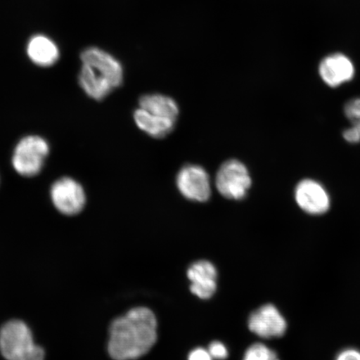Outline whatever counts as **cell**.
<instances>
[{
  "instance_id": "1",
  "label": "cell",
  "mask_w": 360,
  "mask_h": 360,
  "mask_svg": "<svg viewBox=\"0 0 360 360\" xmlns=\"http://www.w3.org/2000/svg\"><path fill=\"white\" fill-rule=\"evenodd\" d=\"M157 340V319L145 307L129 310L110 328L108 351L115 360H135L146 354Z\"/></svg>"
},
{
  "instance_id": "2",
  "label": "cell",
  "mask_w": 360,
  "mask_h": 360,
  "mask_svg": "<svg viewBox=\"0 0 360 360\" xmlns=\"http://www.w3.org/2000/svg\"><path fill=\"white\" fill-rule=\"evenodd\" d=\"M79 83L89 98L101 101L122 85L124 70L121 63L101 49L91 47L81 53Z\"/></svg>"
},
{
  "instance_id": "3",
  "label": "cell",
  "mask_w": 360,
  "mask_h": 360,
  "mask_svg": "<svg viewBox=\"0 0 360 360\" xmlns=\"http://www.w3.org/2000/svg\"><path fill=\"white\" fill-rule=\"evenodd\" d=\"M0 351L6 360H44L45 355L34 344L30 328L21 321H11L2 327Z\"/></svg>"
},
{
  "instance_id": "4",
  "label": "cell",
  "mask_w": 360,
  "mask_h": 360,
  "mask_svg": "<svg viewBox=\"0 0 360 360\" xmlns=\"http://www.w3.org/2000/svg\"><path fill=\"white\" fill-rule=\"evenodd\" d=\"M49 154V143L39 135H28L17 143L12 165L22 176L34 177L41 172Z\"/></svg>"
},
{
  "instance_id": "5",
  "label": "cell",
  "mask_w": 360,
  "mask_h": 360,
  "mask_svg": "<svg viewBox=\"0 0 360 360\" xmlns=\"http://www.w3.org/2000/svg\"><path fill=\"white\" fill-rule=\"evenodd\" d=\"M215 184L220 195L226 199L243 200L252 186V179L242 162L231 160L224 162L219 168Z\"/></svg>"
},
{
  "instance_id": "6",
  "label": "cell",
  "mask_w": 360,
  "mask_h": 360,
  "mask_svg": "<svg viewBox=\"0 0 360 360\" xmlns=\"http://www.w3.org/2000/svg\"><path fill=\"white\" fill-rule=\"evenodd\" d=\"M53 205L61 214H78L86 205V193L75 179L64 177L56 180L51 188Z\"/></svg>"
},
{
  "instance_id": "7",
  "label": "cell",
  "mask_w": 360,
  "mask_h": 360,
  "mask_svg": "<svg viewBox=\"0 0 360 360\" xmlns=\"http://www.w3.org/2000/svg\"><path fill=\"white\" fill-rule=\"evenodd\" d=\"M176 186L180 193L188 200L202 202L210 199L209 174L200 165L184 166L178 173Z\"/></svg>"
},
{
  "instance_id": "8",
  "label": "cell",
  "mask_w": 360,
  "mask_h": 360,
  "mask_svg": "<svg viewBox=\"0 0 360 360\" xmlns=\"http://www.w3.org/2000/svg\"><path fill=\"white\" fill-rule=\"evenodd\" d=\"M248 326L252 333L264 339L281 337L287 330L285 319L273 304H265L252 313Z\"/></svg>"
},
{
  "instance_id": "9",
  "label": "cell",
  "mask_w": 360,
  "mask_h": 360,
  "mask_svg": "<svg viewBox=\"0 0 360 360\" xmlns=\"http://www.w3.org/2000/svg\"><path fill=\"white\" fill-rule=\"evenodd\" d=\"M295 198L300 208L309 214H323L330 208V199L326 188L313 179L300 181L295 188Z\"/></svg>"
},
{
  "instance_id": "10",
  "label": "cell",
  "mask_w": 360,
  "mask_h": 360,
  "mask_svg": "<svg viewBox=\"0 0 360 360\" xmlns=\"http://www.w3.org/2000/svg\"><path fill=\"white\" fill-rule=\"evenodd\" d=\"M188 278L191 282V290L202 300H208L217 289V270L210 261L200 260L188 269Z\"/></svg>"
},
{
  "instance_id": "11",
  "label": "cell",
  "mask_w": 360,
  "mask_h": 360,
  "mask_svg": "<svg viewBox=\"0 0 360 360\" xmlns=\"http://www.w3.org/2000/svg\"><path fill=\"white\" fill-rule=\"evenodd\" d=\"M319 75L328 86L336 88L354 78V67L347 56L335 53L323 58L319 68Z\"/></svg>"
},
{
  "instance_id": "12",
  "label": "cell",
  "mask_w": 360,
  "mask_h": 360,
  "mask_svg": "<svg viewBox=\"0 0 360 360\" xmlns=\"http://www.w3.org/2000/svg\"><path fill=\"white\" fill-rule=\"evenodd\" d=\"M27 55L34 65L39 67H51L56 64L60 56L57 44L42 34L30 39L27 45Z\"/></svg>"
},
{
  "instance_id": "13",
  "label": "cell",
  "mask_w": 360,
  "mask_h": 360,
  "mask_svg": "<svg viewBox=\"0 0 360 360\" xmlns=\"http://www.w3.org/2000/svg\"><path fill=\"white\" fill-rule=\"evenodd\" d=\"M135 124L142 131L155 139L167 136L173 131L176 121L162 118L139 108L134 112Z\"/></svg>"
},
{
  "instance_id": "14",
  "label": "cell",
  "mask_w": 360,
  "mask_h": 360,
  "mask_svg": "<svg viewBox=\"0 0 360 360\" xmlns=\"http://www.w3.org/2000/svg\"><path fill=\"white\" fill-rule=\"evenodd\" d=\"M139 108L150 114L177 121L179 109L172 98L160 94H146L139 98Z\"/></svg>"
},
{
  "instance_id": "15",
  "label": "cell",
  "mask_w": 360,
  "mask_h": 360,
  "mask_svg": "<svg viewBox=\"0 0 360 360\" xmlns=\"http://www.w3.org/2000/svg\"><path fill=\"white\" fill-rule=\"evenodd\" d=\"M244 360H281L274 350L263 344H255L247 349Z\"/></svg>"
},
{
  "instance_id": "16",
  "label": "cell",
  "mask_w": 360,
  "mask_h": 360,
  "mask_svg": "<svg viewBox=\"0 0 360 360\" xmlns=\"http://www.w3.org/2000/svg\"><path fill=\"white\" fill-rule=\"evenodd\" d=\"M345 115L360 133V98L351 100L345 106Z\"/></svg>"
},
{
  "instance_id": "17",
  "label": "cell",
  "mask_w": 360,
  "mask_h": 360,
  "mask_svg": "<svg viewBox=\"0 0 360 360\" xmlns=\"http://www.w3.org/2000/svg\"><path fill=\"white\" fill-rule=\"evenodd\" d=\"M208 352L212 359L224 360L228 358V350L221 342H212L209 346Z\"/></svg>"
},
{
  "instance_id": "18",
  "label": "cell",
  "mask_w": 360,
  "mask_h": 360,
  "mask_svg": "<svg viewBox=\"0 0 360 360\" xmlns=\"http://www.w3.org/2000/svg\"><path fill=\"white\" fill-rule=\"evenodd\" d=\"M343 137L346 141L350 143H357L360 142V133L354 126L345 130Z\"/></svg>"
},
{
  "instance_id": "19",
  "label": "cell",
  "mask_w": 360,
  "mask_h": 360,
  "mask_svg": "<svg viewBox=\"0 0 360 360\" xmlns=\"http://www.w3.org/2000/svg\"><path fill=\"white\" fill-rule=\"evenodd\" d=\"M336 360H360V352L354 349H345L338 355Z\"/></svg>"
},
{
  "instance_id": "20",
  "label": "cell",
  "mask_w": 360,
  "mask_h": 360,
  "mask_svg": "<svg viewBox=\"0 0 360 360\" xmlns=\"http://www.w3.org/2000/svg\"><path fill=\"white\" fill-rule=\"evenodd\" d=\"M188 360H212V357L205 349L197 348L192 351Z\"/></svg>"
}]
</instances>
